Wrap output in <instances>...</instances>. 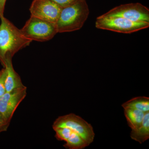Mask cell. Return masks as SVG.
Returning <instances> with one entry per match:
<instances>
[{"label": "cell", "mask_w": 149, "mask_h": 149, "mask_svg": "<svg viewBox=\"0 0 149 149\" xmlns=\"http://www.w3.org/2000/svg\"><path fill=\"white\" fill-rule=\"evenodd\" d=\"M0 61L3 66L7 57H13L19 51L29 46L32 41L4 16H0Z\"/></svg>", "instance_id": "1"}, {"label": "cell", "mask_w": 149, "mask_h": 149, "mask_svg": "<svg viewBox=\"0 0 149 149\" xmlns=\"http://www.w3.org/2000/svg\"><path fill=\"white\" fill-rule=\"evenodd\" d=\"M90 13L86 0H79L71 5L62 8L57 21L58 33L77 31L82 28Z\"/></svg>", "instance_id": "2"}, {"label": "cell", "mask_w": 149, "mask_h": 149, "mask_svg": "<svg viewBox=\"0 0 149 149\" xmlns=\"http://www.w3.org/2000/svg\"><path fill=\"white\" fill-rule=\"evenodd\" d=\"M25 37L32 41L46 42L58 33L56 23L31 16L21 29Z\"/></svg>", "instance_id": "3"}, {"label": "cell", "mask_w": 149, "mask_h": 149, "mask_svg": "<svg viewBox=\"0 0 149 149\" xmlns=\"http://www.w3.org/2000/svg\"><path fill=\"white\" fill-rule=\"evenodd\" d=\"M95 27L99 29L130 34L148 28L149 23L136 22L121 17H104L101 15L97 17Z\"/></svg>", "instance_id": "4"}, {"label": "cell", "mask_w": 149, "mask_h": 149, "mask_svg": "<svg viewBox=\"0 0 149 149\" xmlns=\"http://www.w3.org/2000/svg\"><path fill=\"white\" fill-rule=\"evenodd\" d=\"M66 127L80 135L89 146L95 138L93 126L80 116L74 113L58 118L54 122L53 128Z\"/></svg>", "instance_id": "5"}, {"label": "cell", "mask_w": 149, "mask_h": 149, "mask_svg": "<svg viewBox=\"0 0 149 149\" xmlns=\"http://www.w3.org/2000/svg\"><path fill=\"white\" fill-rule=\"evenodd\" d=\"M102 16H119L136 22L149 23V9L140 3L125 4L116 7Z\"/></svg>", "instance_id": "6"}, {"label": "cell", "mask_w": 149, "mask_h": 149, "mask_svg": "<svg viewBox=\"0 0 149 149\" xmlns=\"http://www.w3.org/2000/svg\"><path fill=\"white\" fill-rule=\"evenodd\" d=\"M62 8L50 0H33L29 8L31 16L56 23Z\"/></svg>", "instance_id": "7"}, {"label": "cell", "mask_w": 149, "mask_h": 149, "mask_svg": "<svg viewBox=\"0 0 149 149\" xmlns=\"http://www.w3.org/2000/svg\"><path fill=\"white\" fill-rule=\"evenodd\" d=\"M27 87L10 92H6L0 97V113L9 122L19 104L27 95Z\"/></svg>", "instance_id": "8"}, {"label": "cell", "mask_w": 149, "mask_h": 149, "mask_svg": "<svg viewBox=\"0 0 149 149\" xmlns=\"http://www.w3.org/2000/svg\"><path fill=\"white\" fill-rule=\"evenodd\" d=\"M11 56L6 58L3 67L6 70L5 88L6 92H10L24 87L21 78L15 70Z\"/></svg>", "instance_id": "9"}, {"label": "cell", "mask_w": 149, "mask_h": 149, "mask_svg": "<svg viewBox=\"0 0 149 149\" xmlns=\"http://www.w3.org/2000/svg\"><path fill=\"white\" fill-rule=\"evenodd\" d=\"M130 137L140 144L149 139V112L145 113L141 125L138 128L132 129Z\"/></svg>", "instance_id": "10"}, {"label": "cell", "mask_w": 149, "mask_h": 149, "mask_svg": "<svg viewBox=\"0 0 149 149\" xmlns=\"http://www.w3.org/2000/svg\"><path fill=\"white\" fill-rule=\"evenodd\" d=\"M124 113L128 126L131 129L138 128L141 125L145 114L143 112L127 108L124 109Z\"/></svg>", "instance_id": "11"}, {"label": "cell", "mask_w": 149, "mask_h": 149, "mask_svg": "<svg viewBox=\"0 0 149 149\" xmlns=\"http://www.w3.org/2000/svg\"><path fill=\"white\" fill-rule=\"evenodd\" d=\"M121 106L123 109H134L146 113L149 112V98L144 96L136 97L125 102Z\"/></svg>", "instance_id": "12"}, {"label": "cell", "mask_w": 149, "mask_h": 149, "mask_svg": "<svg viewBox=\"0 0 149 149\" xmlns=\"http://www.w3.org/2000/svg\"><path fill=\"white\" fill-rule=\"evenodd\" d=\"M65 142L63 146L67 149H82L89 146L80 135L73 131Z\"/></svg>", "instance_id": "13"}, {"label": "cell", "mask_w": 149, "mask_h": 149, "mask_svg": "<svg viewBox=\"0 0 149 149\" xmlns=\"http://www.w3.org/2000/svg\"><path fill=\"white\" fill-rule=\"evenodd\" d=\"M56 132V137L59 141H66L71 135L72 130L66 127L54 128Z\"/></svg>", "instance_id": "14"}, {"label": "cell", "mask_w": 149, "mask_h": 149, "mask_svg": "<svg viewBox=\"0 0 149 149\" xmlns=\"http://www.w3.org/2000/svg\"><path fill=\"white\" fill-rule=\"evenodd\" d=\"M6 70L4 68L0 71V97L6 93L5 78Z\"/></svg>", "instance_id": "15"}, {"label": "cell", "mask_w": 149, "mask_h": 149, "mask_svg": "<svg viewBox=\"0 0 149 149\" xmlns=\"http://www.w3.org/2000/svg\"><path fill=\"white\" fill-rule=\"evenodd\" d=\"M61 8L68 6L76 3L79 0H50Z\"/></svg>", "instance_id": "16"}, {"label": "cell", "mask_w": 149, "mask_h": 149, "mask_svg": "<svg viewBox=\"0 0 149 149\" xmlns=\"http://www.w3.org/2000/svg\"><path fill=\"white\" fill-rule=\"evenodd\" d=\"M10 122L6 120L0 113V133L7 130Z\"/></svg>", "instance_id": "17"}, {"label": "cell", "mask_w": 149, "mask_h": 149, "mask_svg": "<svg viewBox=\"0 0 149 149\" xmlns=\"http://www.w3.org/2000/svg\"><path fill=\"white\" fill-rule=\"evenodd\" d=\"M6 1V0H0V16H4Z\"/></svg>", "instance_id": "18"}]
</instances>
